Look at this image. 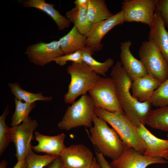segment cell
I'll list each match as a JSON object with an SVG mask.
<instances>
[{
	"label": "cell",
	"mask_w": 168,
	"mask_h": 168,
	"mask_svg": "<svg viewBox=\"0 0 168 168\" xmlns=\"http://www.w3.org/2000/svg\"><path fill=\"white\" fill-rule=\"evenodd\" d=\"M110 76L115 82L117 96L124 113L137 127L145 125L152 105L148 101L140 102L132 96L130 89L133 81L120 61L112 67Z\"/></svg>",
	"instance_id": "cell-1"
},
{
	"label": "cell",
	"mask_w": 168,
	"mask_h": 168,
	"mask_svg": "<svg viewBox=\"0 0 168 168\" xmlns=\"http://www.w3.org/2000/svg\"><path fill=\"white\" fill-rule=\"evenodd\" d=\"M94 112L96 115L105 121L116 131L124 146L132 147L143 154L146 149L145 143L137 127L124 111L110 112L95 106Z\"/></svg>",
	"instance_id": "cell-2"
},
{
	"label": "cell",
	"mask_w": 168,
	"mask_h": 168,
	"mask_svg": "<svg viewBox=\"0 0 168 168\" xmlns=\"http://www.w3.org/2000/svg\"><path fill=\"white\" fill-rule=\"evenodd\" d=\"M94 126L90 129V139L92 143L104 156L112 160L118 159L124 149V145L119 135L106 122L94 114Z\"/></svg>",
	"instance_id": "cell-3"
},
{
	"label": "cell",
	"mask_w": 168,
	"mask_h": 168,
	"mask_svg": "<svg viewBox=\"0 0 168 168\" xmlns=\"http://www.w3.org/2000/svg\"><path fill=\"white\" fill-rule=\"evenodd\" d=\"M67 72L70 75L71 81L64 96L67 104H72L78 96L86 94L101 77L84 62H72L68 67Z\"/></svg>",
	"instance_id": "cell-4"
},
{
	"label": "cell",
	"mask_w": 168,
	"mask_h": 168,
	"mask_svg": "<svg viewBox=\"0 0 168 168\" xmlns=\"http://www.w3.org/2000/svg\"><path fill=\"white\" fill-rule=\"evenodd\" d=\"M95 105L87 94L69 106L61 120L58 124L61 130H70L82 126L92 127Z\"/></svg>",
	"instance_id": "cell-5"
},
{
	"label": "cell",
	"mask_w": 168,
	"mask_h": 168,
	"mask_svg": "<svg viewBox=\"0 0 168 168\" xmlns=\"http://www.w3.org/2000/svg\"><path fill=\"white\" fill-rule=\"evenodd\" d=\"M138 56L147 74L162 83L168 78V63L156 45L149 40L143 41Z\"/></svg>",
	"instance_id": "cell-6"
},
{
	"label": "cell",
	"mask_w": 168,
	"mask_h": 168,
	"mask_svg": "<svg viewBox=\"0 0 168 168\" xmlns=\"http://www.w3.org/2000/svg\"><path fill=\"white\" fill-rule=\"evenodd\" d=\"M88 92L95 106L110 112L124 111L117 96L115 82L111 78L101 77Z\"/></svg>",
	"instance_id": "cell-7"
},
{
	"label": "cell",
	"mask_w": 168,
	"mask_h": 168,
	"mask_svg": "<svg viewBox=\"0 0 168 168\" xmlns=\"http://www.w3.org/2000/svg\"><path fill=\"white\" fill-rule=\"evenodd\" d=\"M156 0H125L122 2L121 10L125 22H136L147 25L153 23Z\"/></svg>",
	"instance_id": "cell-8"
},
{
	"label": "cell",
	"mask_w": 168,
	"mask_h": 168,
	"mask_svg": "<svg viewBox=\"0 0 168 168\" xmlns=\"http://www.w3.org/2000/svg\"><path fill=\"white\" fill-rule=\"evenodd\" d=\"M38 125L36 119H31L29 117L21 124L11 127L12 142L15 146L18 162L24 160L26 155L32 150L31 141L34 132Z\"/></svg>",
	"instance_id": "cell-9"
},
{
	"label": "cell",
	"mask_w": 168,
	"mask_h": 168,
	"mask_svg": "<svg viewBox=\"0 0 168 168\" xmlns=\"http://www.w3.org/2000/svg\"><path fill=\"white\" fill-rule=\"evenodd\" d=\"M124 22L123 12L121 10L107 19L93 24L85 35L86 46L91 48L94 52L100 51L104 45L101 41L105 35L113 28Z\"/></svg>",
	"instance_id": "cell-10"
},
{
	"label": "cell",
	"mask_w": 168,
	"mask_h": 168,
	"mask_svg": "<svg viewBox=\"0 0 168 168\" xmlns=\"http://www.w3.org/2000/svg\"><path fill=\"white\" fill-rule=\"evenodd\" d=\"M25 54L30 62L42 66L53 61L54 58L64 55L57 40L49 43L40 41L29 45L27 47Z\"/></svg>",
	"instance_id": "cell-11"
},
{
	"label": "cell",
	"mask_w": 168,
	"mask_h": 168,
	"mask_svg": "<svg viewBox=\"0 0 168 168\" xmlns=\"http://www.w3.org/2000/svg\"><path fill=\"white\" fill-rule=\"evenodd\" d=\"M168 163V161L162 158L147 156L132 147L124 146L121 155L110 164L112 168H147L152 164Z\"/></svg>",
	"instance_id": "cell-12"
},
{
	"label": "cell",
	"mask_w": 168,
	"mask_h": 168,
	"mask_svg": "<svg viewBox=\"0 0 168 168\" xmlns=\"http://www.w3.org/2000/svg\"><path fill=\"white\" fill-rule=\"evenodd\" d=\"M60 156L65 168H90L94 157L91 151L82 144L66 147Z\"/></svg>",
	"instance_id": "cell-13"
},
{
	"label": "cell",
	"mask_w": 168,
	"mask_h": 168,
	"mask_svg": "<svg viewBox=\"0 0 168 168\" xmlns=\"http://www.w3.org/2000/svg\"><path fill=\"white\" fill-rule=\"evenodd\" d=\"M137 129L145 145L143 155L148 157L162 158L168 161V139L157 138L142 124L137 127Z\"/></svg>",
	"instance_id": "cell-14"
},
{
	"label": "cell",
	"mask_w": 168,
	"mask_h": 168,
	"mask_svg": "<svg viewBox=\"0 0 168 168\" xmlns=\"http://www.w3.org/2000/svg\"><path fill=\"white\" fill-rule=\"evenodd\" d=\"M132 44L130 40L120 43V57L123 68L133 81L147 74L142 62L136 58L131 53L130 47Z\"/></svg>",
	"instance_id": "cell-15"
},
{
	"label": "cell",
	"mask_w": 168,
	"mask_h": 168,
	"mask_svg": "<svg viewBox=\"0 0 168 168\" xmlns=\"http://www.w3.org/2000/svg\"><path fill=\"white\" fill-rule=\"evenodd\" d=\"M35 135V139L38 143L36 146H32V148L36 152L59 156L66 148L64 143L65 135L64 133L50 136L36 132Z\"/></svg>",
	"instance_id": "cell-16"
},
{
	"label": "cell",
	"mask_w": 168,
	"mask_h": 168,
	"mask_svg": "<svg viewBox=\"0 0 168 168\" xmlns=\"http://www.w3.org/2000/svg\"><path fill=\"white\" fill-rule=\"evenodd\" d=\"M165 27L159 12L156 9L148 40L156 45L168 63V31Z\"/></svg>",
	"instance_id": "cell-17"
},
{
	"label": "cell",
	"mask_w": 168,
	"mask_h": 168,
	"mask_svg": "<svg viewBox=\"0 0 168 168\" xmlns=\"http://www.w3.org/2000/svg\"><path fill=\"white\" fill-rule=\"evenodd\" d=\"M158 80L148 74L132 82V96L142 102L148 101L161 84Z\"/></svg>",
	"instance_id": "cell-18"
},
{
	"label": "cell",
	"mask_w": 168,
	"mask_h": 168,
	"mask_svg": "<svg viewBox=\"0 0 168 168\" xmlns=\"http://www.w3.org/2000/svg\"><path fill=\"white\" fill-rule=\"evenodd\" d=\"M22 4L24 7L36 8L46 13L55 22L59 30L70 26V21L54 8L55 4L47 3L44 0H28L22 2Z\"/></svg>",
	"instance_id": "cell-19"
},
{
	"label": "cell",
	"mask_w": 168,
	"mask_h": 168,
	"mask_svg": "<svg viewBox=\"0 0 168 168\" xmlns=\"http://www.w3.org/2000/svg\"><path fill=\"white\" fill-rule=\"evenodd\" d=\"M86 36L80 33L74 26L71 30L58 40L64 55L72 53L86 46Z\"/></svg>",
	"instance_id": "cell-20"
},
{
	"label": "cell",
	"mask_w": 168,
	"mask_h": 168,
	"mask_svg": "<svg viewBox=\"0 0 168 168\" xmlns=\"http://www.w3.org/2000/svg\"><path fill=\"white\" fill-rule=\"evenodd\" d=\"M87 7V19L92 25L107 19L114 15L104 0H88Z\"/></svg>",
	"instance_id": "cell-21"
},
{
	"label": "cell",
	"mask_w": 168,
	"mask_h": 168,
	"mask_svg": "<svg viewBox=\"0 0 168 168\" xmlns=\"http://www.w3.org/2000/svg\"><path fill=\"white\" fill-rule=\"evenodd\" d=\"M65 15L78 31L84 35L87 34L93 25L87 19V4L81 7H75L67 12Z\"/></svg>",
	"instance_id": "cell-22"
},
{
	"label": "cell",
	"mask_w": 168,
	"mask_h": 168,
	"mask_svg": "<svg viewBox=\"0 0 168 168\" xmlns=\"http://www.w3.org/2000/svg\"><path fill=\"white\" fill-rule=\"evenodd\" d=\"M81 50L82 53L83 62L97 74L105 77V73L114 64V59L109 58L104 62H100L92 57V55L94 54V52L90 48L86 46Z\"/></svg>",
	"instance_id": "cell-23"
},
{
	"label": "cell",
	"mask_w": 168,
	"mask_h": 168,
	"mask_svg": "<svg viewBox=\"0 0 168 168\" xmlns=\"http://www.w3.org/2000/svg\"><path fill=\"white\" fill-rule=\"evenodd\" d=\"M146 124L153 128L168 132V105L152 110Z\"/></svg>",
	"instance_id": "cell-24"
},
{
	"label": "cell",
	"mask_w": 168,
	"mask_h": 168,
	"mask_svg": "<svg viewBox=\"0 0 168 168\" xmlns=\"http://www.w3.org/2000/svg\"><path fill=\"white\" fill-rule=\"evenodd\" d=\"M10 91L18 100L27 103H32L37 100L50 101L53 97L51 96H45L42 92L33 93L24 90L17 82L8 84Z\"/></svg>",
	"instance_id": "cell-25"
},
{
	"label": "cell",
	"mask_w": 168,
	"mask_h": 168,
	"mask_svg": "<svg viewBox=\"0 0 168 168\" xmlns=\"http://www.w3.org/2000/svg\"><path fill=\"white\" fill-rule=\"evenodd\" d=\"M15 110L11 118V127L18 125L21 122L28 118L30 112L35 107V102H23L14 97Z\"/></svg>",
	"instance_id": "cell-26"
},
{
	"label": "cell",
	"mask_w": 168,
	"mask_h": 168,
	"mask_svg": "<svg viewBox=\"0 0 168 168\" xmlns=\"http://www.w3.org/2000/svg\"><path fill=\"white\" fill-rule=\"evenodd\" d=\"M9 106L7 105L0 117V156L4 152L12 142L11 127L6 123V119L9 114Z\"/></svg>",
	"instance_id": "cell-27"
},
{
	"label": "cell",
	"mask_w": 168,
	"mask_h": 168,
	"mask_svg": "<svg viewBox=\"0 0 168 168\" xmlns=\"http://www.w3.org/2000/svg\"><path fill=\"white\" fill-rule=\"evenodd\" d=\"M58 156L37 155L31 150L26 155L24 161L26 168H44Z\"/></svg>",
	"instance_id": "cell-28"
},
{
	"label": "cell",
	"mask_w": 168,
	"mask_h": 168,
	"mask_svg": "<svg viewBox=\"0 0 168 168\" xmlns=\"http://www.w3.org/2000/svg\"><path fill=\"white\" fill-rule=\"evenodd\" d=\"M148 101L157 108L168 105V78L161 83Z\"/></svg>",
	"instance_id": "cell-29"
},
{
	"label": "cell",
	"mask_w": 168,
	"mask_h": 168,
	"mask_svg": "<svg viewBox=\"0 0 168 168\" xmlns=\"http://www.w3.org/2000/svg\"><path fill=\"white\" fill-rule=\"evenodd\" d=\"M53 61L56 63L62 66L65 65L68 61H72L76 63H81L83 61L82 53L81 50L58 57L54 58Z\"/></svg>",
	"instance_id": "cell-30"
},
{
	"label": "cell",
	"mask_w": 168,
	"mask_h": 168,
	"mask_svg": "<svg viewBox=\"0 0 168 168\" xmlns=\"http://www.w3.org/2000/svg\"><path fill=\"white\" fill-rule=\"evenodd\" d=\"M156 9L159 12L165 26L168 28V0H156Z\"/></svg>",
	"instance_id": "cell-31"
},
{
	"label": "cell",
	"mask_w": 168,
	"mask_h": 168,
	"mask_svg": "<svg viewBox=\"0 0 168 168\" xmlns=\"http://www.w3.org/2000/svg\"><path fill=\"white\" fill-rule=\"evenodd\" d=\"M96 159L101 168H112L110 163L101 153L96 152Z\"/></svg>",
	"instance_id": "cell-32"
},
{
	"label": "cell",
	"mask_w": 168,
	"mask_h": 168,
	"mask_svg": "<svg viewBox=\"0 0 168 168\" xmlns=\"http://www.w3.org/2000/svg\"><path fill=\"white\" fill-rule=\"evenodd\" d=\"M46 168H65V167L60 156H59L46 166Z\"/></svg>",
	"instance_id": "cell-33"
},
{
	"label": "cell",
	"mask_w": 168,
	"mask_h": 168,
	"mask_svg": "<svg viewBox=\"0 0 168 168\" xmlns=\"http://www.w3.org/2000/svg\"><path fill=\"white\" fill-rule=\"evenodd\" d=\"M88 0H76L74 3L76 7H81L87 4Z\"/></svg>",
	"instance_id": "cell-34"
},
{
	"label": "cell",
	"mask_w": 168,
	"mask_h": 168,
	"mask_svg": "<svg viewBox=\"0 0 168 168\" xmlns=\"http://www.w3.org/2000/svg\"><path fill=\"white\" fill-rule=\"evenodd\" d=\"M12 168H26L24 160L18 162Z\"/></svg>",
	"instance_id": "cell-35"
},
{
	"label": "cell",
	"mask_w": 168,
	"mask_h": 168,
	"mask_svg": "<svg viewBox=\"0 0 168 168\" xmlns=\"http://www.w3.org/2000/svg\"><path fill=\"white\" fill-rule=\"evenodd\" d=\"M90 168H101L95 157H94L93 161Z\"/></svg>",
	"instance_id": "cell-36"
},
{
	"label": "cell",
	"mask_w": 168,
	"mask_h": 168,
	"mask_svg": "<svg viewBox=\"0 0 168 168\" xmlns=\"http://www.w3.org/2000/svg\"><path fill=\"white\" fill-rule=\"evenodd\" d=\"M7 165V162L3 160L1 161L0 163V168H6Z\"/></svg>",
	"instance_id": "cell-37"
},
{
	"label": "cell",
	"mask_w": 168,
	"mask_h": 168,
	"mask_svg": "<svg viewBox=\"0 0 168 168\" xmlns=\"http://www.w3.org/2000/svg\"><path fill=\"white\" fill-rule=\"evenodd\" d=\"M167 138H168V134L167 135Z\"/></svg>",
	"instance_id": "cell-38"
}]
</instances>
